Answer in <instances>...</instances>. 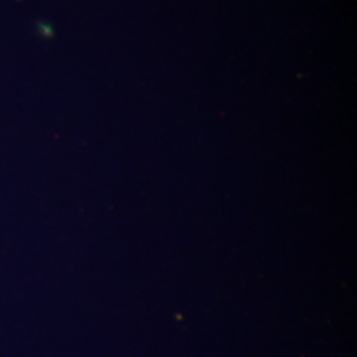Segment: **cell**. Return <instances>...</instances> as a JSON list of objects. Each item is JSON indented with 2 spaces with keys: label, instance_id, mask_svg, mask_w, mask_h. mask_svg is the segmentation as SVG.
Listing matches in <instances>:
<instances>
[{
  "label": "cell",
  "instance_id": "6da1fadb",
  "mask_svg": "<svg viewBox=\"0 0 357 357\" xmlns=\"http://www.w3.org/2000/svg\"><path fill=\"white\" fill-rule=\"evenodd\" d=\"M38 32L43 35V36H52L53 35V29H52L51 26H47V24H38Z\"/></svg>",
  "mask_w": 357,
  "mask_h": 357
}]
</instances>
